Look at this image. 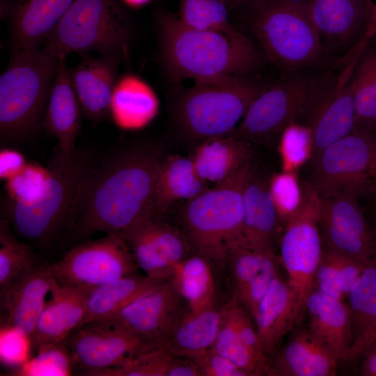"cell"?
Segmentation results:
<instances>
[{
    "label": "cell",
    "instance_id": "51",
    "mask_svg": "<svg viewBox=\"0 0 376 376\" xmlns=\"http://www.w3.org/2000/svg\"><path fill=\"white\" fill-rule=\"evenodd\" d=\"M370 194L368 197L371 199L376 198V150L371 160L370 171Z\"/></svg>",
    "mask_w": 376,
    "mask_h": 376
},
{
    "label": "cell",
    "instance_id": "3",
    "mask_svg": "<svg viewBox=\"0 0 376 376\" xmlns=\"http://www.w3.org/2000/svg\"><path fill=\"white\" fill-rule=\"evenodd\" d=\"M157 22L162 63L172 81L246 75L260 63L253 42L237 28L196 29L165 11Z\"/></svg>",
    "mask_w": 376,
    "mask_h": 376
},
{
    "label": "cell",
    "instance_id": "5",
    "mask_svg": "<svg viewBox=\"0 0 376 376\" xmlns=\"http://www.w3.org/2000/svg\"><path fill=\"white\" fill-rule=\"evenodd\" d=\"M0 77V142L18 144L42 127L58 57L45 46L13 54Z\"/></svg>",
    "mask_w": 376,
    "mask_h": 376
},
{
    "label": "cell",
    "instance_id": "32",
    "mask_svg": "<svg viewBox=\"0 0 376 376\" xmlns=\"http://www.w3.org/2000/svg\"><path fill=\"white\" fill-rule=\"evenodd\" d=\"M162 281H164L137 272L93 288L88 294L85 313L79 327L112 317Z\"/></svg>",
    "mask_w": 376,
    "mask_h": 376
},
{
    "label": "cell",
    "instance_id": "12",
    "mask_svg": "<svg viewBox=\"0 0 376 376\" xmlns=\"http://www.w3.org/2000/svg\"><path fill=\"white\" fill-rule=\"evenodd\" d=\"M313 77L304 72L269 83L230 135L249 143L274 145L285 128L300 116Z\"/></svg>",
    "mask_w": 376,
    "mask_h": 376
},
{
    "label": "cell",
    "instance_id": "44",
    "mask_svg": "<svg viewBox=\"0 0 376 376\" xmlns=\"http://www.w3.org/2000/svg\"><path fill=\"white\" fill-rule=\"evenodd\" d=\"M269 188L279 223L285 225L303 204V183H300L295 171H283L271 178Z\"/></svg>",
    "mask_w": 376,
    "mask_h": 376
},
{
    "label": "cell",
    "instance_id": "25",
    "mask_svg": "<svg viewBox=\"0 0 376 376\" xmlns=\"http://www.w3.org/2000/svg\"><path fill=\"white\" fill-rule=\"evenodd\" d=\"M243 198L244 245L257 251L274 253V239L279 221L269 181L256 175L253 171L245 186Z\"/></svg>",
    "mask_w": 376,
    "mask_h": 376
},
{
    "label": "cell",
    "instance_id": "35",
    "mask_svg": "<svg viewBox=\"0 0 376 376\" xmlns=\"http://www.w3.org/2000/svg\"><path fill=\"white\" fill-rule=\"evenodd\" d=\"M355 107L354 131L376 137V43L369 40L361 49L353 75Z\"/></svg>",
    "mask_w": 376,
    "mask_h": 376
},
{
    "label": "cell",
    "instance_id": "15",
    "mask_svg": "<svg viewBox=\"0 0 376 376\" xmlns=\"http://www.w3.org/2000/svg\"><path fill=\"white\" fill-rule=\"evenodd\" d=\"M187 311L186 301L169 279L155 285L102 322L164 347Z\"/></svg>",
    "mask_w": 376,
    "mask_h": 376
},
{
    "label": "cell",
    "instance_id": "1",
    "mask_svg": "<svg viewBox=\"0 0 376 376\" xmlns=\"http://www.w3.org/2000/svg\"><path fill=\"white\" fill-rule=\"evenodd\" d=\"M163 151L150 141L108 150L89 174L62 240L81 242L97 232L120 233L150 215Z\"/></svg>",
    "mask_w": 376,
    "mask_h": 376
},
{
    "label": "cell",
    "instance_id": "19",
    "mask_svg": "<svg viewBox=\"0 0 376 376\" xmlns=\"http://www.w3.org/2000/svg\"><path fill=\"white\" fill-rule=\"evenodd\" d=\"M57 284L49 264L42 263L20 274L0 289L1 324L15 328L31 339L46 297Z\"/></svg>",
    "mask_w": 376,
    "mask_h": 376
},
{
    "label": "cell",
    "instance_id": "18",
    "mask_svg": "<svg viewBox=\"0 0 376 376\" xmlns=\"http://www.w3.org/2000/svg\"><path fill=\"white\" fill-rule=\"evenodd\" d=\"M331 65L348 61L368 41V23L359 0H306Z\"/></svg>",
    "mask_w": 376,
    "mask_h": 376
},
{
    "label": "cell",
    "instance_id": "42",
    "mask_svg": "<svg viewBox=\"0 0 376 376\" xmlns=\"http://www.w3.org/2000/svg\"><path fill=\"white\" fill-rule=\"evenodd\" d=\"M283 171H295L311 159L313 136L311 128L297 120L288 125L279 141Z\"/></svg>",
    "mask_w": 376,
    "mask_h": 376
},
{
    "label": "cell",
    "instance_id": "6",
    "mask_svg": "<svg viewBox=\"0 0 376 376\" xmlns=\"http://www.w3.org/2000/svg\"><path fill=\"white\" fill-rule=\"evenodd\" d=\"M248 75L196 81L174 104L176 128L187 139L198 142L231 134L269 84Z\"/></svg>",
    "mask_w": 376,
    "mask_h": 376
},
{
    "label": "cell",
    "instance_id": "4",
    "mask_svg": "<svg viewBox=\"0 0 376 376\" xmlns=\"http://www.w3.org/2000/svg\"><path fill=\"white\" fill-rule=\"evenodd\" d=\"M242 8L265 55L279 70L289 75L331 66L306 0H255Z\"/></svg>",
    "mask_w": 376,
    "mask_h": 376
},
{
    "label": "cell",
    "instance_id": "10",
    "mask_svg": "<svg viewBox=\"0 0 376 376\" xmlns=\"http://www.w3.org/2000/svg\"><path fill=\"white\" fill-rule=\"evenodd\" d=\"M303 185V204L285 224L281 242V262L295 299V324L304 317L323 251L319 226L321 198L311 183Z\"/></svg>",
    "mask_w": 376,
    "mask_h": 376
},
{
    "label": "cell",
    "instance_id": "28",
    "mask_svg": "<svg viewBox=\"0 0 376 376\" xmlns=\"http://www.w3.org/2000/svg\"><path fill=\"white\" fill-rule=\"evenodd\" d=\"M159 101L152 88L140 77L125 75L118 79L110 104V118L125 130H138L157 116Z\"/></svg>",
    "mask_w": 376,
    "mask_h": 376
},
{
    "label": "cell",
    "instance_id": "39",
    "mask_svg": "<svg viewBox=\"0 0 376 376\" xmlns=\"http://www.w3.org/2000/svg\"><path fill=\"white\" fill-rule=\"evenodd\" d=\"M31 244L18 240L4 219H0V289L22 272L39 266Z\"/></svg>",
    "mask_w": 376,
    "mask_h": 376
},
{
    "label": "cell",
    "instance_id": "50",
    "mask_svg": "<svg viewBox=\"0 0 376 376\" xmlns=\"http://www.w3.org/2000/svg\"><path fill=\"white\" fill-rule=\"evenodd\" d=\"M368 23V37L370 38L376 29V0H359Z\"/></svg>",
    "mask_w": 376,
    "mask_h": 376
},
{
    "label": "cell",
    "instance_id": "14",
    "mask_svg": "<svg viewBox=\"0 0 376 376\" xmlns=\"http://www.w3.org/2000/svg\"><path fill=\"white\" fill-rule=\"evenodd\" d=\"M74 369L80 375L122 366L158 347L130 331L105 322L84 324L63 341Z\"/></svg>",
    "mask_w": 376,
    "mask_h": 376
},
{
    "label": "cell",
    "instance_id": "17",
    "mask_svg": "<svg viewBox=\"0 0 376 376\" xmlns=\"http://www.w3.org/2000/svg\"><path fill=\"white\" fill-rule=\"evenodd\" d=\"M319 226L327 248L366 266L376 265V233L357 198L351 196L321 198Z\"/></svg>",
    "mask_w": 376,
    "mask_h": 376
},
{
    "label": "cell",
    "instance_id": "40",
    "mask_svg": "<svg viewBox=\"0 0 376 376\" xmlns=\"http://www.w3.org/2000/svg\"><path fill=\"white\" fill-rule=\"evenodd\" d=\"M230 8L226 0H180L178 17L191 28L229 31L236 28L230 22Z\"/></svg>",
    "mask_w": 376,
    "mask_h": 376
},
{
    "label": "cell",
    "instance_id": "22",
    "mask_svg": "<svg viewBox=\"0 0 376 376\" xmlns=\"http://www.w3.org/2000/svg\"><path fill=\"white\" fill-rule=\"evenodd\" d=\"M81 57L76 66L68 68L69 77L83 116L100 123L110 117V104L121 61L102 56Z\"/></svg>",
    "mask_w": 376,
    "mask_h": 376
},
{
    "label": "cell",
    "instance_id": "49",
    "mask_svg": "<svg viewBox=\"0 0 376 376\" xmlns=\"http://www.w3.org/2000/svg\"><path fill=\"white\" fill-rule=\"evenodd\" d=\"M361 366V373L366 376H376V340L365 351Z\"/></svg>",
    "mask_w": 376,
    "mask_h": 376
},
{
    "label": "cell",
    "instance_id": "31",
    "mask_svg": "<svg viewBox=\"0 0 376 376\" xmlns=\"http://www.w3.org/2000/svg\"><path fill=\"white\" fill-rule=\"evenodd\" d=\"M207 189L191 158L167 156L162 162L150 215L162 217L174 203L195 198Z\"/></svg>",
    "mask_w": 376,
    "mask_h": 376
},
{
    "label": "cell",
    "instance_id": "55",
    "mask_svg": "<svg viewBox=\"0 0 376 376\" xmlns=\"http://www.w3.org/2000/svg\"><path fill=\"white\" fill-rule=\"evenodd\" d=\"M1 1V3L4 1V0H0Z\"/></svg>",
    "mask_w": 376,
    "mask_h": 376
},
{
    "label": "cell",
    "instance_id": "47",
    "mask_svg": "<svg viewBox=\"0 0 376 376\" xmlns=\"http://www.w3.org/2000/svg\"><path fill=\"white\" fill-rule=\"evenodd\" d=\"M194 360L199 369L200 376H252L212 349Z\"/></svg>",
    "mask_w": 376,
    "mask_h": 376
},
{
    "label": "cell",
    "instance_id": "45",
    "mask_svg": "<svg viewBox=\"0 0 376 376\" xmlns=\"http://www.w3.org/2000/svg\"><path fill=\"white\" fill-rule=\"evenodd\" d=\"M32 345L30 338L15 328L1 324V361L10 369L20 366L29 358Z\"/></svg>",
    "mask_w": 376,
    "mask_h": 376
},
{
    "label": "cell",
    "instance_id": "30",
    "mask_svg": "<svg viewBox=\"0 0 376 376\" xmlns=\"http://www.w3.org/2000/svg\"><path fill=\"white\" fill-rule=\"evenodd\" d=\"M347 297L352 343L345 361L352 363L376 340V265L365 268Z\"/></svg>",
    "mask_w": 376,
    "mask_h": 376
},
{
    "label": "cell",
    "instance_id": "24",
    "mask_svg": "<svg viewBox=\"0 0 376 376\" xmlns=\"http://www.w3.org/2000/svg\"><path fill=\"white\" fill-rule=\"evenodd\" d=\"M82 111L72 88L66 58H59L42 127L58 141V150L72 153L81 128Z\"/></svg>",
    "mask_w": 376,
    "mask_h": 376
},
{
    "label": "cell",
    "instance_id": "16",
    "mask_svg": "<svg viewBox=\"0 0 376 376\" xmlns=\"http://www.w3.org/2000/svg\"><path fill=\"white\" fill-rule=\"evenodd\" d=\"M118 234L126 242L138 268L154 279H171L175 267L194 253L184 231L164 221L162 217L147 216Z\"/></svg>",
    "mask_w": 376,
    "mask_h": 376
},
{
    "label": "cell",
    "instance_id": "21",
    "mask_svg": "<svg viewBox=\"0 0 376 376\" xmlns=\"http://www.w3.org/2000/svg\"><path fill=\"white\" fill-rule=\"evenodd\" d=\"M93 288L57 284L51 291L31 337L38 352L63 341L84 317L86 300Z\"/></svg>",
    "mask_w": 376,
    "mask_h": 376
},
{
    "label": "cell",
    "instance_id": "53",
    "mask_svg": "<svg viewBox=\"0 0 376 376\" xmlns=\"http://www.w3.org/2000/svg\"><path fill=\"white\" fill-rule=\"evenodd\" d=\"M368 40L376 43V29Z\"/></svg>",
    "mask_w": 376,
    "mask_h": 376
},
{
    "label": "cell",
    "instance_id": "48",
    "mask_svg": "<svg viewBox=\"0 0 376 376\" xmlns=\"http://www.w3.org/2000/svg\"><path fill=\"white\" fill-rule=\"evenodd\" d=\"M25 166L22 155L16 151L6 149L1 152V178H10L22 171Z\"/></svg>",
    "mask_w": 376,
    "mask_h": 376
},
{
    "label": "cell",
    "instance_id": "26",
    "mask_svg": "<svg viewBox=\"0 0 376 376\" xmlns=\"http://www.w3.org/2000/svg\"><path fill=\"white\" fill-rule=\"evenodd\" d=\"M253 321L263 352L269 359L295 324V299L287 281L279 275L274 278L258 306Z\"/></svg>",
    "mask_w": 376,
    "mask_h": 376
},
{
    "label": "cell",
    "instance_id": "29",
    "mask_svg": "<svg viewBox=\"0 0 376 376\" xmlns=\"http://www.w3.org/2000/svg\"><path fill=\"white\" fill-rule=\"evenodd\" d=\"M199 143L191 159L205 182L219 184L251 163L250 143L233 136L212 138Z\"/></svg>",
    "mask_w": 376,
    "mask_h": 376
},
{
    "label": "cell",
    "instance_id": "23",
    "mask_svg": "<svg viewBox=\"0 0 376 376\" xmlns=\"http://www.w3.org/2000/svg\"><path fill=\"white\" fill-rule=\"evenodd\" d=\"M307 330L338 361L345 359L352 343L348 306L317 288L307 298Z\"/></svg>",
    "mask_w": 376,
    "mask_h": 376
},
{
    "label": "cell",
    "instance_id": "54",
    "mask_svg": "<svg viewBox=\"0 0 376 376\" xmlns=\"http://www.w3.org/2000/svg\"><path fill=\"white\" fill-rule=\"evenodd\" d=\"M373 201H374V204H373V205H375V204H376V198H375Z\"/></svg>",
    "mask_w": 376,
    "mask_h": 376
},
{
    "label": "cell",
    "instance_id": "7",
    "mask_svg": "<svg viewBox=\"0 0 376 376\" xmlns=\"http://www.w3.org/2000/svg\"><path fill=\"white\" fill-rule=\"evenodd\" d=\"M253 171L251 164H246L214 188L188 201L182 210L183 231L194 252L218 267L226 264L231 246L244 245L243 196Z\"/></svg>",
    "mask_w": 376,
    "mask_h": 376
},
{
    "label": "cell",
    "instance_id": "52",
    "mask_svg": "<svg viewBox=\"0 0 376 376\" xmlns=\"http://www.w3.org/2000/svg\"><path fill=\"white\" fill-rule=\"evenodd\" d=\"M231 8H242L255 0H226Z\"/></svg>",
    "mask_w": 376,
    "mask_h": 376
},
{
    "label": "cell",
    "instance_id": "27",
    "mask_svg": "<svg viewBox=\"0 0 376 376\" xmlns=\"http://www.w3.org/2000/svg\"><path fill=\"white\" fill-rule=\"evenodd\" d=\"M338 362L306 329L276 352L270 361L269 375L333 376Z\"/></svg>",
    "mask_w": 376,
    "mask_h": 376
},
{
    "label": "cell",
    "instance_id": "37",
    "mask_svg": "<svg viewBox=\"0 0 376 376\" xmlns=\"http://www.w3.org/2000/svg\"><path fill=\"white\" fill-rule=\"evenodd\" d=\"M216 339L212 347L217 353L228 359L252 376L269 375L270 361L249 349L235 330L224 306Z\"/></svg>",
    "mask_w": 376,
    "mask_h": 376
},
{
    "label": "cell",
    "instance_id": "43",
    "mask_svg": "<svg viewBox=\"0 0 376 376\" xmlns=\"http://www.w3.org/2000/svg\"><path fill=\"white\" fill-rule=\"evenodd\" d=\"M176 357L164 347H160L141 354L122 366L93 371L85 375L170 376Z\"/></svg>",
    "mask_w": 376,
    "mask_h": 376
},
{
    "label": "cell",
    "instance_id": "38",
    "mask_svg": "<svg viewBox=\"0 0 376 376\" xmlns=\"http://www.w3.org/2000/svg\"><path fill=\"white\" fill-rule=\"evenodd\" d=\"M226 263L233 285L232 297L238 295L263 272L276 267L274 253L257 251L240 244L230 247Z\"/></svg>",
    "mask_w": 376,
    "mask_h": 376
},
{
    "label": "cell",
    "instance_id": "9",
    "mask_svg": "<svg viewBox=\"0 0 376 376\" xmlns=\"http://www.w3.org/2000/svg\"><path fill=\"white\" fill-rule=\"evenodd\" d=\"M361 49L345 63L333 65L313 77L299 116L313 133V162L325 148L354 130L353 75Z\"/></svg>",
    "mask_w": 376,
    "mask_h": 376
},
{
    "label": "cell",
    "instance_id": "13",
    "mask_svg": "<svg viewBox=\"0 0 376 376\" xmlns=\"http://www.w3.org/2000/svg\"><path fill=\"white\" fill-rule=\"evenodd\" d=\"M49 267L60 285L91 288L138 272L126 242L118 233L84 240Z\"/></svg>",
    "mask_w": 376,
    "mask_h": 376
},
{
    "label": "cell",
    "instance_id": "46",
    "mask_svg": "<svg viewBox=\"0 0 376 376\" xmlns=\"http://www.w3.org/2000/svg\"><path fill=\"white\" fill-rule=\"evenodd\" d=\"M46 175V168L25 166L18 173L8 179V197L15 201H27L32 198L34 194L31 187L38 194Z\"/></svg>",
    "mask_w": 376,
    "mask_h": 376
},
{
    "label": "cell",
    "instance_id": "20",
    "mask_svg": "<svg viewBox=\"0 0 376 376\" xmlns=\"http://www.w3.org/2000/svg\"><path fill=\"white\" fill-rule=\"evenodd\" d=\"M76 0H4L1 13L8 19L11 54L42 46Z\"/></svg>",
    "mask_w": 376,
    "mask_h": 376
},
{
    "label": "cell",
    "instance_id": "34",
    "mask_svg": "<svg viewBox=\"0 0 376 376\" xmlns=\"http://www.w3.org/2000/svg\"><path fill=\"white\" fill-rule=\"evenodd\" d=\"M215 265L207 257L194 253L175 268L171 281L186 301L189 312L215 306Z\"/></svg>",
    "mask_w": 376,
    "mask_h": 376
},
{
    "label": "cell",
    "instance_id": "41",
    "mask_svg": "<svg viewBox=\"0 0 376 376\" xmlns=\"http://www.w3.org/2000/svg\"><path fill=\"white\" fill-rule=\"evenodd\" d=\"M74 370L68 349L63 342L36 352L34 357L1 374L8 376H68Z\"/></svg>",
    "mask_w": 376,
    "mask_h": 376
},
{
    "label": "cell",
    "instance_id": "2",
    "mask_svg": "<svg viewBox=\"0 0 376 376\" xmlns=\"http://www.w3.org/2000/svg\"><path fill=\"white\" fill-rule=\"evenodd\" d=\"M92 150L77 148L70 154L56 150L46 166V178L36 196L1 202V218L21 237L47 247L69 229L84 185L99 158Z\"/></svg>",
    "mask_w": 376,
    "mask_h": 376
},
{
    "label": "cell",
    "instance_id": "36",
    "mask_svg": "<svg viewBox=\"0 0 376 376\" xmlns=\"http://www.w3.org/2000/svg\"><path fill=\"white\" fill-rule=\"evenodd\" d=\"M366 265L361 261L327 248L323 250L315 276V288L340 300L348 295Z\"/></svg>",
    "mask_w": 376,
    "mask_h": 376
},
{
    "label": "cell",
    "instance_id": "8",
    "mask_svg": "<svg viewBox=\"0 0 376 376\" xmlns=\"http://www.w3.org/2000/svg\"><path fill=\"white\" fill-rule=\"evenodd\" d=\"M130 25L116 0H76L42 45L59 58L91 52L125 61Z\"/></svg>",
    "mask_w": 376,
    "mask_h": 376
},
{
    "label": "cell",
    "instance_id": "11",
    "mask_svg": "<svg viewBox=\"0 0 376 376\" xmlns=\"http://www.w3.org/2000/svg\"><path fill=\"white\" fill-rule=\"evenodd\" d=\"M376 137L357 131L325 148L313 162L311 185L321 198L370 194L369 171Z\"/></svg>",
    "mask_w": 376,
    "mask_h": 376
},
{
    "label": "cell",
    "instance_id": "33",
    "mask_svg": "<svg viewBox=\"0 0 376 376\" xmlns=\"http://www.w3.org/2000/svg\"><path fill=\"white\" fill-rule=\"evenodd\" d=\"M222 318L216 306L187 311L164 347L175 357L194 359L212 348Z\"/></svg>",
    "mask_w": 376,
    "mask_h": 376
}]
</instances>
